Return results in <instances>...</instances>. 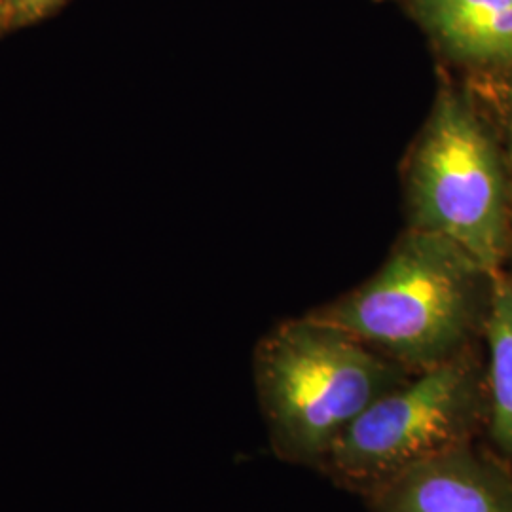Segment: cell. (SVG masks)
<instances>
[{"mask_svg":"<svg viewBox=\"0 0 512 512\" xmlns=\"http://www.w3.org/2000/svg\"><path fill=\"white\" fill-rule=\"evenodd\" d=\"M410 376L313 313L281 323L255 351L256 399L272 454L319 469L349 425Z\"/></svg>","mask_w":512,"mask_h":512,"instance_id":"6da1fadb","label":"cell"},{"mask_svg":"<svg viewBox=\"0 0 512 512\" xmlns=\"http://www.w3.org/2000/svg\"><path fill=\"white\" fill-rule=\"evenodd\" d=\"M480 277L490 275L450 241L420 230L361 287L313 315L416 374L465 353Z\"/></svg>","mask_w":512,"mask_h":512,"instance_id":"7a4b0ae2","label":"cell"},{"mask_svg":"<svg viewBox=\"0 0 512 512\" xmlns=\"http://www.w3.org/2000/svg\"><path fill=\"white\" fill-rule=\"evenodd\" d=\"M486 408V378L465 351L370 404L317 471L365 497L414 465L473 444L486 427Z\"/></svg>","mask_w":512,"mask_h":512,"instance_id":"3957f363","label":"cell"},{"mask_svg":"<svg viewBox=\"0 0 512 512\" xmlns=\"http://www.w3.org/2000/svg\"><path fill=\"white\" fill-rule=\"evenodd\" d=\"M412 202L420 230L450 241L494 277L505 249L501 171L486 133L454 97H440L421 139Z\"/></svg>","mask_w":512,"mask_h":512,"instance_id":"277c9868","label":"cell"},{"mask_svg":"<svg viewBox=\"0 0 512 512\" xmlns=\"http://www.w3.org/2000/svg\"><path fill=\"white\" fill-rule=\"evenodd\" d=\"M370 512H512L511 465L465 444L363 497Z\"/></svg>","mask_w":512,"mask_h":512,"instance_id":"5b68a950","label":"cell"},{"mask_svg":"<svg viewBox=\"0 0 512 512\" xmlns=\"http://www.w3.org/2000/svg\"><path fill=\"white\" fill-rule=\"evenodd\" d=\"M421 14L456 54L512 59V0H420Z\"/></svg>","mask_w":512,"mask_h":512,"instance_id":"8992f818","label":"cell"},{"mask_svg":"<svg viewBox=\"0 0 512 512\" xmlns=\"http://www.w3.org/2000/svg\"><path fill=\"white\" fill-rule=\"evenodd\" d=\"M490 363L486 378V431L497 456L512 467V281L492 277L486 311Z\"/></svg>","mask_w":512,"mask_h":512,"instance_id":"52a82bcc","label":"cell"},{"mask_svg":"<svg viewBox=\"0 0 512 512\" xmlns=\"http://www.w3.org/2000/svg\"><path fill=\"white\" fill-rule=\"evenodd\" d=\"M0 8L6 14L8 23L38 18L37 2L35 0H0Z\"/></svg>","mask_w":512,"mask_h":512,"instance_id":"ba28073f","label":"cell"},{"mask_svg":"<svg viewBox=\"0 0 512 512\" xmlns=\"http://www.w3.org/2000/svg\"><path fill=\"white\" fill-rule=\"evenodd\" d=\"M37 2L38 16H42L46 10H50L59 0H35Z\"/></svg>","mask_w":512,"mask_h":512,"instance_id":"9c48e42d","label":"cell"},{"mask_svg":"<svg viewBox=\"0 0 512 512\" xmlns=\"http://www.w3.org/2000/svg\"><path fill=\"white\" fill-rule=\"evenodd\" d=\"M4 25H10V23H8L6 14H4V12H2V8H0V27H4Z\"/></svg>","mask_w":512,"mask_h":512,"instance_id":"30bf717a","label":"cell"},{"mask_svg":"<svg viewBox=\"0 0 512 512\" xmlns=\"http://www.w3.org/2000/svg\"><path fill=\"white\" fill-rule=\"evenodd\" d=\"M511 137H512V129H511ZM511 148H512V139H511Z\"/></svg>","mask_w":512,"mask_h":512,"instance_id":"8fae6325","label":"cell"}]
</instances>
